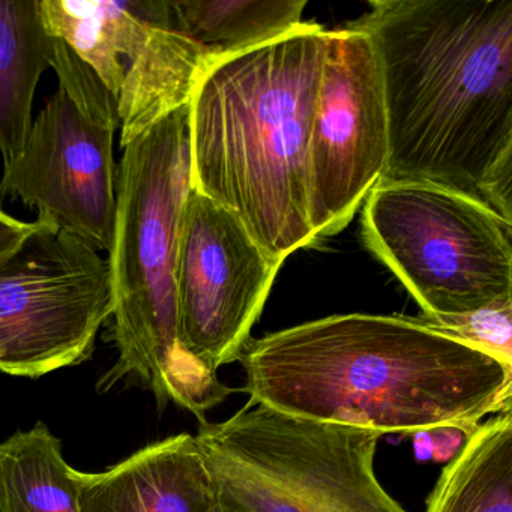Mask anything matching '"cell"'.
<instances>
[{
  "mask_svg": "<svg viewBox=\"0 0 512 512\" xmlns=\"http://www.w3.org/2000/svg\"><path fill=\"white\" fill-rule=\"evenodd\" d=\"M281 265L232 211L191 188L175 262L179 343L185 353L212 374L239 361Z\"/></svg>",
  "mask_w": 512,
  "mask_h": 512,
  "instance_id": "10",
  "label": "cell"
},
{
  "mask_svg": "<svg viewBox=\"0 0 512 512\" xmlns=\"http://www.w3.org/2000/svg\"><path fill=\"white\" fill-rule=\"evenodd\" d=\"M56 38L47 32L38 0H0V154L19 158L31 131L41 77L52 68Z\"/></svg>",
  "mask_w": 512,
  "mask_h": 512,
  "instance_id": "13",
  "label": "cell"
},
{
  "mask_svg": "<svg viewBox=\"0 0 512 512\" xmlns=\"http://www.w3.org/2000/svg\"><path fill=\"white\" fill-rule=\"evenodd\" d=\"M425 512H512V413L478 425L448 461Z\"/></svg>",
  "mask_w": 512,
  "mask_h": 512,
  "instance_id": "14",
  "label": "cell"
},
{
  "mask_svg": "<svg viewBox=\"0 0 512 512\" xmlns=\"http://www.w3.org/2000/svg\"><path fill=\"white\" fill-rule=\"evenodd\" d=\"M113 316L107 260L55 224L0 262V373L46 376L91 358Z\"/></svg>",
  "mask_w": 512,
  "mask_h": 512,
  "instance_id": "8",
  "label": "cell"
},
{
  "mask_svg": "<svg viewBox=\"0 0 512 512\" xmlns=\"http://www.w3.org/2000/svg\"><path fill=\"white\" fill-rule=\"evenodd\" d=\"M382 436L250 400L194 439L224 512H407L374 472Z\"/></svg>",
  "mask_w": 512,
  "mask_h": 512,
  "instance_id": "5",
  "label": "cell"
},
{
  "mask_svg": "<svg viewBox=\"0 0 512 512\" xmlns=\"http://www.w3.org/2000/svg\"><path fill=\"white\" fill-rule=\"evenodd\" d=\"M112 247L113 341L118 358L98 392L133 382L158 410L178 404L205 422L236 389L197 364L179 343L175 262L182 209L191 190L188 104L122 148Z\"/></svg>",
  "mask_w": 512,
  "mask_h": 512,
  "instance_id": "4",
  "label": "cell"
},
{
  "mask_svg": "<svg viewBox=\"0 0 512 512\" xmlns=\"http://www.w3.org/2000/svg\"><path fill=\"white\" fill-rule=\"evenodd\" d=\"M250 400L311 421L379 433L472 434L511 412L512 367L416 319L337 314L250 338Z\"/></svg>",
  "mask_w": 512,
  "mask_h": 512,
  "instance_id": "2",
  "label": "cell"
},
{
  "mask_svg": "<svg viewBox=\"0 0 512 512\" xmlns=\"http://www.w3.org/2000/svg\"><path fill=\"white\" fill-rule=\"evenodd\" d=\"M80 512H224L194 436L151 443L104 472L74 470Z\"/></svg>",
  "mask_w": 512,
  "mask_h": 512,
  "instance_id": "12",
  "label": "cell"
},
{
  "mask_svg": "<svg viewBox=\"0 0 512 512\" xmlns=\"http://www.w3.org/2000/svg\"><path fill=\"white\" fill-rule=\"evenodd\" d=\"M349 28L382 71L380 182H421L512 223V0H377Z\"/></svg>",
  "mask_w": 512,
  "mask_h": 512,
  "instance_id": "1",
  "label": "cell"
},
{
  "mask_svg": "<svg viewBox=\"0 0 512 512\" xmlns=\"http://www.w3.org/2000/svg\"><path fill=\"white\" fill-rule=\"evenodd\" d=\"M328 35L316 23L215 58L188 103L191 188L232 211L274 259L320 244L308 145Z\"/></svg>",
  "mask_w": 512,
  "mask_h": 512,
  "instance_id": "3",
  "label": "cell"
},
{
  "mask_svg": "<svg viewBox=\"0 0 512 512\" xmlns=\"http://www.w3.org/2000/svg\"><path fill=\"white\" fill-rule=\"evenodd\" d=\"M74 470L43 422L0 442V512H80Z\"/></svg>",
  "mask_w": 512,
  "mask_h": 512,
  "instance_id": "15",
  "label": "cell"
},
{
  "mask_svg": "<svg viewBox=\"0 0 512 512\" xmlns=\"http://www.w3.org/2000/svg\"><path fill=\"white\" fill-rule=\"evenodd\" d=\"M52 37L118 98L121 148L190 103L215 56L173 26L170 2L41 0Z\"/></svg>",
  "mask_w": 512,
  "mask_h": 512,
  "instance_id": "9",
  "label": "cell"
},
{
  "mask_svg": "<svg viewBox=\"0 0 512 512\" xmlns=\"http://www.w3.org/2000/svg\"><path fill=\"white\" fill-rule=\"evenodd\" d=\"M382 71L370 37L329 32L308 145V221L320 242L355 217L388 166Z\"/></svg>",
  "mask_w": 512,
  "mask_h": 512,
  "instance_id": "11",
  "label": "cell"
},
{
  "mask_svg": "<svg viewBox=\"0 0 512 512\" xmlns=\"http://www.w3.org/2000/svg\"><path fill=\"white\" fill-rule=\"evenodd\" d=\"M52 70L58 91L32 122L22 154L4 166L0 202L20 200L38 218L97 251L112 247L121 130L118 98L56 38Z\"/></svg>",
  "mask_w": 512,
  "mask_h": 512,
  "instance_id": "7",
  "label": "cell"
},
{
  "mask_svg": "<svg viewBox=\"0 0 512 512\" xmlns=\"http://www.w3.org/2000/svg\"><path fill=\"white\" fill-rule=\"evenodd\" d=\"M415 319L512 367V301L464 316L428 317L422 314Z\"/></svg>",
  "mask_w": 512,
  "mask_h": 512,
  "instance_id": "17",
  "label": "cell"
},
{
  "mask_svg": "<svg viewBox=\"0 0 512 512\" xmlns=\"http://www.w3.org/2000/svg\"><path fill=\"white\" fill-rule=\"evenodd\" d=\"M35 227H37V220L26 223L0 208V262L14 253L34 232Z\"/></svg>",
  "mask_w": 512,
  "mask_h": 512,
  "instance_id": "19",
  "label": "cell"
},
{
  "mask_svg": "<svg viewBox=\"0 0 512 512\" xmlns=\"http://www.w3.org/2000/svg\"><path fill=\"white\" fill-rule=\"evenodd\" d=\"M362 239L428 317L512 301V223L472 199L421 182H379Z\"/></svg>",
  "mask_w": 512,
  "mask_h": 512,
  "instance_id": "6",
  "label": "cell"
},
{
  "mask_svg": "<svg viewBox=\"0 0 512 512\" xmlns=\"http://www.w3.org/2000/svg\"><path fill=\"white\" fill-rule=\"evenodd\" d=\"M305 0H179L173 26L215 58L262 46L295 31Z\"/></svg>",
  "mask_w": 512,
  "mask_h": 512,
  "instance_id": "16",
  "label": "cell"
},
{
  "mask_svg": "<svg viewBox=\"0 0 512 512\" xmlns=\"http://www.w3.org/2000/svg\"><path fill=\"white\" fill-rule=\"evenodd\" d=\"M428 437L425 443H430V452L427 457L436 463H448L461 451L472 434L461 428L442 427L434 430L422 431Z\"/></svg>",
  "mask_w": 512,
  "mask_h": 512,
  "instance_id": "18",
  "label": "cell"
}]
</instances>
